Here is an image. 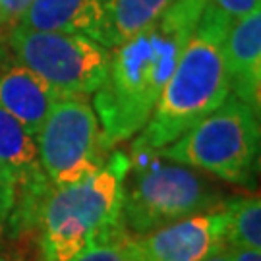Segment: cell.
Masks as SVG:
<instances>
[{"instance_id":"cell-1","label":"cell","mask_w":261,"mask_h":261,"mask_svg":"<svg viewBox=\"0 0 261 261\" xmlns=\"http://www.w3.org/2000/svg\"><path fill=\"white\" fill-rule=\"evenodd\" d=\"M205 2L176 0L151 25L111 48L109 75L93 93V111L111 151L136 138L147 124Z\"/></svg>"},{"instance_id":"cell-2","label":"cell","mask_w":261,"mask_h":261,"mask_svg":"<svg viewBox=\"0 0 261 261\" xmlns=\"http://www.w3.org/2000/svg\"><path fill=\"white\" fill-rule=\"evenodd\" d=\"M230 23L205 6L149 120L132 145L165 149L230 97L223 43Z\"/></svg>"},{"instance_id":"cell-3","label":"cell","mask_w":261,"mask_h":261,"mask_svg":"<svg viewBox=\"0 0 261 261\" xmlns=\"http://www.w3.org/2000/svg\"><path fill=\"white\" fill-rule=\"evenodd\" d=\"M130 155L112 151L91 176L53 188L39 221V259L74 261L99 238L122 226V186Z\"/></svg>"},{"instance_id":"cell-4","label":"cell","mask_w":261,"mask_h":261,"mask_svg":"<svg viewBox=\"0 0 261 261\" xmlns=\"http://www.w3.org/2000/svg\"><path fill=\"white\" fill-rule=\"evenodd\" d=\"M122 186L120 219L134 236L147 234L192 215L223 209L224 192L205 172L132 145Z\"/></svg>"},{"instance_id":"cell-5","label":"cell","mask_w":261,"mask_h":261,"mask_svg":"<svg viewBox=\"0 0 261 261\" xmlns=\"http://www.w3.org/2000/svg\"><path fill=\"white\" fill-rule=\"evenodd\" d=\"M259 112L230 95L217 111L157 153L226 184L253 188L259 167Z\"/></svg>"},{"instance_id":"cell-6","label":"cell","mask_w":261,"mask_h":261,"mask_svg":"<svg viewBox=\"0 0 261 261\" xmlns=\"http://www.w3.org/2000/svg\"><path fill=\"white\" fill-rule=\"evenodd\" d=\"M8 41L18 64L41 75L62 97H87L109 75L111 48L85 35L16 25Z\"/></svg>"},{"instance_id":"cell-7","label":"cell","mask_w":261,"mask_h":261,"mask_svg":"<svg viewBox=\"0 0 261 261\" xmlns=\"http://www.w3.org/2000/svg\"><path fill=\"white\" fill-rule=\"evenodd\" d=\"M39 163L55 188L91 176L107 163L112 151L87 97H62L50 109L35 136Z\"/></svg>"},{"instance_id":"cell-8","label":"cell","mask_w":261,"mask_h":261,"mask_svg":"<svg viewBox=\"0 0 261 261\" xmlns=\"http://www.w3.org/2000/svg\"><path fill=\"white\" fill-rule=\"evenodd\" d=\"M224 232V207L192 215L147 234H130L128 261H203L215 250L226 246Z\"/></svg>"},{"instance_id":"cell-9","label":"cell","mask_w":261,"mask_h":261,"mask_svg":"<svg viewBox=\"0 0 261 261\" xmlns=\"http://www.w3.org/2000/svg\"><path fill=\"white\" fill-rule=\"evenodd\" d=\"M223 58L230 95L261 109V10L234 21L226 31L223 43Z\"/></svg>"},{"instance_id":"cell-10","label":"cell","mask_w":261,"mask_h":261,"mask_svg":"<svg viewBox=\"0 0 261 261\" xmlns=\"http://www.w3.org/2000/svg\"><path fill=\"white\" fill-rule=\"evenodd\" d=\"M62 95L41 75L21 64L0 72V107L35 138Z\"/></svg>"},{"instance_id":"cell-11","label":"cell","mask_w":261,"mask_h":261,"mask_svg":"<svg viewBox=\"0 0 261 261\" xmlns=\"http://www.w3.org/2000/svg\"><path fill=\"white\" fill-rule=\"evenodd\" d=\"M101 0H31L18 28L33 31L75 33L97 41Z\"/></svg>"},{"instance_id":"cell-12","label":"cell","mask_w":261,"mask_h":261,"mask_svg":"<svg viewBox=\"0 0 261 261\" xmlns=\"http://www.w3.org/2000/svg\"><path fill=\"white\" fill-rule=\"evenodd\" d=\"M176 0H101L97 43L114 48L159 19Z\"/></svg>"},{"instance_id":"cell-13","label":"cell","mask_w":261,"mask_h":261,"mask_svg":"<svg viewBox=\"0 0 261 261\" xmlns=\"http://www.w3.org/2000/svg\"><path fill=\"white\" fill-rule=\"evenodd\" d=\"M226 246L261 250V201L259 196L232 197L224 203Z\"/></svg>"},{"instance_id":"cell-14","label":"cell","mask_w":261,"mask_h":261,"mask_svg":"<svg viewBox=\"0 0 261 261\" xmlns=\"http://www.w3.org/2000/svg\"><path fill=\"white\" fill-rule=\"evenodd\" d=\"M128 244H130V232L122 224L116 230L99 238L74 261H128Z\"/></svg>"},{"instance_id":"cell-15","label":"cell","mask_w":261,"mask_h":261,"mask_svg":"<svg viewBox=\"0 0 261 261\" xmlns=\"http://www.w3.org/2000/svg\"><path fill=\"white\" fill-rule=\"evenodd\" d=\"M205 6L232 25L234 21L259 8V0H207Z\"/></svg>"},{"instance_id":"cell-16","label":"cell","mask_w":261,"mask_h":261,"mask_svg":"<svg viewBox=\"0 0 261 261\" xmlns=\"http://www.w3.org/2000/svg\"><path fill=\"white\" fill-rule=\"evenodd\" d=\"M29 2L31 0H0V29L12 31L16 28Z\"/></svg>"},{"instance_id":"cell-17","label":"cell","mask_w":261,"mask_h":261,"mask_svg":"<svg viewBox=\"0 0 261 261\" xmlns=\"http://www.w3.org/2000/svg\"><path fill=\"white\" fill-rule=\"evenodd\" d=\"M12 201H14V184H12V178L6 172V168L0 165V236L6 226V221H8Z\"/></svg>"},{"instance_id":"cell-18","label":"cell","mask_w":261,"mask_h":261,"mask_svg":"<svg viewBox=\"0 0 261 261\" xmlns=\"http://www.w3.org/2000/svg\"><path fill=\"white\" fill-rule=\"evenodd\" d=\"M232 261H261V250L242 248V246H226Z\"/></svg>"},{"instance_id":"cell-19","label":"cell","mask_w":261,"mask_h":261,"mask_svg":"<svg viewBox=\"0 0 261 261\" xmlns=\"http://www.w3.org/2000/svg\"><path fill=\"white\" fill-rule=\"evenodd\" d=\"M203 261H232L230 259V253H228V248L224 246V248H219V250H215L211 255H207Z\"/></svg>"},{"instance_id":"cell-20","label":"cell","mask_w":261,"mask_h":261,"mask_svg":"<svg viewBox=\"0 0 261 261\" xmlns=\"http://www.w3.org/2000/svg\"><path fill=\"white\" fill-rule=\"evenodd\" d=\"M2 236H0V261H12V257L8 255V252H6V248H4V244H2Z\"/></svg>"}]
</instances>
